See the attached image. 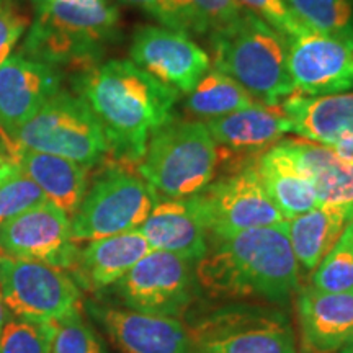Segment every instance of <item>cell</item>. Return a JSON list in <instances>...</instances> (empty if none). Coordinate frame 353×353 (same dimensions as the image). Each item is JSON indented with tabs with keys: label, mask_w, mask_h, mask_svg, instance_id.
<instances>
[{
	"label": "cell",
	"mask_w": 353,
	"mask_h": 353,
	"mask_svg": "<svg viewBox=\"0 0 353 353\" xmlns=\"http://www.w3.org/2000/svg\"><path fill=\"white\" fill-rule=\"evenodd\" d=\"M108 291L123 307L182 319L200 293L196 262L151 250Z\"/></svg>",
	"instance_id": "cell-9"
},
{
	"label": "cell",
	"mask_w": 353,
	"mask_h": 353,
	"mask_svg": "<svg viewBox=\"0 0 353 353\" xmlns=\"http://www.w3.org/2000/svg\"><path fill=\"white\" fill-rule=\"evenodd\" d=\"M51 353H108L100 335L83 319L82 309L52 322Z\"/></svg>",
	"instance_id": "cell-28"
},
{
	"label": "cell",
	"mask_w": 353,
	"mask_h": 353,
	"mask_svg": "<svg viewBox=\"0 0 353 353\" xmlns=\"http://www.w3.org/2000/svg\"><path fill=\"white\" fill-rule=\"evenodd\" d=\"M74 87L99 121L108 156L126 167L143 161L151 136L174 118L180 95L128 59L90 65Z\"/></svg>",
	"instance_id": "cell-1"
},
{
	"label": "cell",
	"mask_w": 353,
	"mask_h": 353,
	"mask_svg": "<svg viewBox=\"0 0 353 353\" xmlns=\"http://www.w3.org/2000/svg\"><path fill=\"white\" fill-rule=\"evenodd\" d=\"M201 34H211L231 23L242 12L237 0H190Z\"/></svg>",
	"instance_id": "cell-34"
},
{
	"label": "cell",
	"mask_w": 353,
	"mask_h": 353,
	"mask_svg": "<svg viewBox=\"0 0 353 353\" xmlns=\"http://www.w3.org/2000/svg\"><path fill=\"white\" fill-rule=\"evenodd\" d=\"M237 2L241 8L260 17L286 39L298 37L306 30L294 20L283 0H237Z\"/></svg>",
	"instance_id": "cell-33"
},
{
	"label": "cell",
	"mask_w": 353,
	"mask_h": 353,
	"mask_svg": "<svg viewBox=\"0 0 353 353\" xmlns=\"http://www.w3.org/2000/svg\"><path fill=\"white\" fill-rule=\"evenodd\" d=\"M192 198L210 237H229L285 223L260 180L255 162L210 182Z\"/></svg>",
	"instance_id": "cell-10"
},
{
	"label": "cell",
	"mask_w": 353,
	"mask_h": 353,
	"mask_svg": "<svg viewBox=\"0 0 353 353\" xmlns=\"http://www.w3.org/2000/svg\"><path fill=\"white\" fill-rule=\"evenodd\" d=\"M8 314H10V312H8V309L6 307V304H3V301H2V296H0V330H2L3 322H6Z\"/></svg>",
	"instance_id": "cell-39"
},
{
	"label": "cell",
	"mask_w": 353,
	"mask_h": 353,
	"mask_svg": "<svg viewBox=\"0 0 353 353\" xmlns=\"http://www.w3.org/2000/svg\"><path fill=\"white\" fill-rule=\"evenodd\" d=\"M131 63L176 92L188 94L210 69V56L187 34L165 26H143L132 37Z\"/></svg>",
	"instance_id": "cell-14"
},
{
	"label": "cell",
	"mask_w": 353,
	"mask_h": 353,
	"mask_svg": "<svg viewBox=\"0 0 353 353\" xmlns=\"http://www.w3.org/2000/svg\"><path fill=\"white\" fill-rule=\"evenodd\" d=\"M0 250L10 257L72 270L79 247L70 234V218L51 201L32 206L0 228Z\"/></svg>",
	"instance_id": "cell-12"
},
{
	"label": "cell",
	"mask_w": 353,
	"mask_h": 353,
	"mask_svg": "<svg viewBox=\"0 0 353 353\" xmlns=\"http://www.w3.org/2000/svg\"><path fill=\"white\" fill-rule=\"evenodd\" d=\"M353 221L352 206L319 205L288 221V239L299 268L311 273Z\"/></svg>",
	"instance_id": "cell-24"
},
{
	"label": "cell",
	"mask_w": 353,
	"mask_h": 353,
	"mask_svg": "<svg viewBox=\"0 0 353 353\" xmlns=\"http://www.w3.org/2000/svg\"><path fill=\"white\" fill-rule=\"evenodd\" d=\"M268 196L285 221L319 206L314 182L303 174L280 143L267 149L255 162Z\"/></svg>",
	"instance_id": "cell-23"
},
{
	"label": "cell",
	"mask_w": 353,
	"mask_h": 353,
	"mask_svg": "<svg viewBox=\"0 0 353 353\" xmlns=\"http://www.w3.org/2000/svg\"><path fill=\"white\" fill-rule=\"evenodd\" d=\"M52 324L8 314L0 330V353H51Z\"/></svg>",
	"instance_id": "cell-29"
},
{
	"label": "cell",
	"mask_w": 353,
	"mask_h": 353,
	"mask_svg": "<svg viewBox=\"0 0 353 353\" xmlns=\"http://www.w3.org/2000/svg\"><path fill=\"white\" fill-rule=\"evenodd\" d=\"M28 28L25 17L10 0H0V65L12 56L13 48Z\"/></svg>",
	"instance_id": "cell-35"
},
{
	"label": "cell",
	"mask_w": 353,
	"mask_h": 353,
	"mask_svg": "<svg viewBox=\"0 0 353 353\" xmlns=\"http://www.w3.org/2000/svg\"><path fill=\"white\" fill-rule=\"evenodd\" d=\"M17 148L54 154L92 167L108 156L103 131L77 94L59 90L13 136Z\"/></svg>",
	"instance_id": "cell-8"
},
{
	"label": "cell",
	"mask_w": 353,
	"mask_h": 353,
	"mask_svg": "<svg viewBox=\"0 0 353 353\" xmlns=\"http://www.w3.org/2000/svg\"><path fill=\"white\" fill-rule=\"evenodd\" d=\"M15 164L38 185L48 201L72 218L87 193L88 167L54 154L23 148H17Z\"/></svg>",
	"instance_id": "cell-22"
},
{
	"label": "cell",
	"mask_w": 353,
	"mask_h": 353,
	"mask_svg": "<svg viewBox=\"0 0 353 353\" xmlns=\"http://www.w3.org/2000/svg\"><path fill=\"white\" fill-rule=\"evenodd\" d=\"M0 296L10 314L52 324L81 309L82 291L63 270L0 254Z\"/></svg>",
	"instance_id": "cell-11"
},
{
	"label": "cell",
	"mask_w": 353,
	"mask_h": 353,
	"mask_svg": "<svg viewBox=\"0 0 353 353\" xmlns=\"http://www.w3.org/2000/svg\"><path fill=\"white\" fill-rule=\"evenodd\" d=\"M337 353H353V339L348 343H345Z\"/></svg>",
	"instance_id": "cell-41"
},
{
	"label": "cell",
	"mask_w": 353,
	"mask_h": 353,
	"mask_svg": "<svg viewBox=\"0 0 353 353\" xmlns=\"http://www.w3.org/2000/svg\"><path fill=\"white\" fill-rule=\"evenodd\" d=\"M214 68L257 101L275 105L294 92L288 69V39L252 12L211 33Z\"/></svg>",
	"instance_id": "cell-4"
},
{
	"label": "cell",
	"mask_w": 353,
	"mask_h": 353,
	"mask_svg": "<svg viewBox=\"0 0 353 353\" xmlns=\"http://www.w3.org/2000/svg\"><path fill=\"white\" fill-rule=\"evenodd\" d=\"M260 103L228 74L208 69L196 85L187 94L185 107L200 120H216L239 110Z\"/></svg>",
	"instance_id": "cell-25"
},
{
	"label": "cell",
	"mask_w": 353,
	"mask_h": 353,
	"mask_svg": "<svg viewBox=\"0 0 353 353\" xmlns=\"http://www.w3.org/2000/svg\"><path fill=\"white\" fill-rule=\"evenodd\" d=\"M151 250L139 229L88 241L70 273L81 291L101 296Z\"/></svg>",
	"instance_id": "cell-18"
},
{
	"label": "cell",
	"mask_w": 353,
	"mask_h": 353,
	"mask_svg": "<svg viewBox=\"0 0 353 353\" xmlns=\"http://www.w3.org/2000/svg\"><path fill=\"white\" fill-rule=\"evenodd\" d=\"M17 172H19V165L13 161H10V159L3 157L2 154H0V183L6 182L7 179H10V176L13 174H17Z\"/></svg>",
	"instance_id": "cell-38"
},
{
	"label": "cell",
	"mask_w": 353,
	"mask_h": 353,
	"mask_svg": "<svg viewBox=\"0 0 353 353\" xmlns=\"http://www.w3.org/2000/svg\"><path fill=\"white\" fill-rule=\"evenodd\" d=\"M219 151L201 121L172 120L154 132L138 174L165 198H190L213 182Z\"/></svg>",
	"instance_id": "cell-6"
},
{
	"label": "cell",
	"mask_w": 353,
	"mask_h": 353,
	"mask_svg": "<svg viewBox=\"0 0 353 353\" xmlns=\"http://www.w3.org/2000/svg\"><path fill=\"white\" fill-rule=\"evenodd\" d=\"M121 2L128 3V6L143 8L145 13H149V15L159 21L162 19V15H164L169 0H121Z\"/></svg>",
	"instance_id": "cell-36"
},
{
	"label": "cell",
	"mask_w": 353,
	"mask_h": 353,
	"mask_svg": "<svg viewBox=\"0 0 353 353\" xmlns=\"http://www.w3.org/2000/svg\"><path fill=\"white\" fill-rule=\"evenodd\" d=\"M309 286L329 293L353 291V221L347 224L329 254L311 272Z\"/></svg>",
	"instance_id": "cell-27"
},
{
	"label": "cell",
	"mask_w": 353,
	"mask_h": 353,
	"mask_svg": "<svg viewBox=\"0 0 353 353\" xmlns=\"http://www.w3.org/2000/svg\"><path fill=\"white\" fill-rule=\"evenodd\" d=\"M296 319L301 353H337L353 339V291L299 288Z\"/></svg>",
	"instance_id": "cell-17"
},
{
	"label": "cell",
	"mask_w": 353,
	"mask_h": 353,
	"mask_svg": "<svg viewBox=\"0 0 353 353\" xmlns=\"http://www.w3.org/2000/svg\"><path fill=\"white\" fill-rule=\"evenodd\" d=\"M288 69L294 92L322 97L353 90V37L304 30L288 39Z\"/></svg>",
	"instance_id": "cell-13"
},
{
	"label": "cell",
	"mask_w": 353,
	"mask_h": 353,
	"mask_svg": "<svg viewBox=\"0 0 353 353\" xmlns=\"http://www.w3.org/2000/svg\"><path fill=\"white\" fill-rule=\"evenodd\" d=\"M59 90V69L21 52L10 56L0 65V128L13 139Z\"/></svg>",
	"instance_id": "cell-16"
},
{
	"label": "cell",
	"mask_w": 353,
	"mask_h": 353,
	"mask_svg": "<svg viewBox=\"0 0 353 353\" xmlns=\"http://www.w3.org/2000/svg\"><path fill=\"white\" fill-rule=\"evenodd\" d=\"M329 148L335 152L339 161L345 162V164H353V134H348L345 138L335 141Z\"/></svg>",
	"instance_id": "cell-37"
},
{
	"label": "cell",
	"mask_w": 353,
	"mask_h": 353,
	"mask_svg": "<svg viewBox=\"0 0 353 353\" xmlns=\"http://www.w3.org/2000/svg\"><path fill=\"white\" fill-rule=\"evenodd\" d=\"M85 311L121 353H192L182 319L145 314L99 299L87 301Z\"/></svg>",
	"instance_id": "cell-15"
},
{
	"label": "cell",
	"mask_w": 353,
	"mask_h": 353,
	"mask_svg": "<svg viewBox=\"0 0 353 353\" xmlns=\"http://www.w3.org/2000/svg\"><path fill=\"white\" fill-rule=\"evenodd\" d=\"M139 232L152 250L175 254L196 263L210 247L208 231L192 196L157 201Z\"/></svg>",
	"instance_id": "cell-19"
},
{
	"label": "cell",
	"mask_w": 353,
	"mask_h": 353,
	"mask_svg": "<svg viewBox=\"0 0 353 353\" xmlns=\"http://www.w3.org/2000/svg\"><path fill=\"white\" fill-rule=\"evenodd\" d=\"M43 201H46V196L38 185L19 169L17 174L0 183V228L8 219Z\"/></svg>",
	"instance_id": "cell-30"
},
{
	"label": "cell",
	"mask_w": 353,
	"mask_h": 353,
	"mask_svg": "<svg viewBox=\"0 0 353 353\" xmlns=\"http://www.w3.org/2000/svg\"><path fill=\"white\" fill-rule=\"evenodd\" d=\"M34 3V8L37 7H43V6H48V3H54V2H68V0H32Z\"/></svg>",
	"instance_id": "cell-40"
},
{
	"label": "cell",
	"mask_w": 353,
	"mask_h": 353,
	"mask_svg": "<svg viewBox=\"0 0 353 353\" xmlns=\"http://www.w3.org/2000/svg\"><path fill=\"white\" fill-rule=\"evenodd\" d=\"M159 195L130 167L105 165L70 218L74 242H88L114 234L138 231L157 205Z\"/></svg>",
	"instance_id": "cell-7"
},
{
	"label": "cell",
	"mask_w": 353,
	"mask_h": 353,
	"mask_svg": "<svg viewBox=\"0 0 353 353\" xmlns=\"http://www.w3.org/2000/svg\"><path fill=\"white\" fill-rule=\"evenodd\" d=\"M281 107L293 125V132L303 139L330 145L353 134V90L322 97L293 92Z\"/></svg>",
	"instance_id": "cell-21"
},
{
	"label": "cell",
	"mask_w": 353,
	"mask_h": 353,
	"mask_svg": "<svg viewBox=\"0 0 353 353\" xmlns=\"http://www.w3.org/2000/svg\"><path fill=\"white\" fill-rule=\"evenodd\" d=\"M303 28L309 32L353 37L350 0H283Z\"/></svg>",
	"instance_id": "cell-26"
},
{
	"label": "cell",
	"mask_w": 353,
	"mask_h": 353,
	"mask_svg": "<svg viewBox=\"0 0 353 353\" xmlns=\"http://www.w3.org/2000/svg\"><path fill=\"white\" fill-rule=\"evenodd\" d=\"M187 324L192 353H298L286 309L254 301H223Z\"/></svg>",
	"instance_id": "cell-5"
},
{
	"label": "cell",
	"mask_w": 353,
	"mask_h": 353,
	"mask_svg": "<svg viewBox=\"0 0 353 353\" xmlns=\"http://www.w3.org/2000/svg\"><path fill=\"white\" fill-rule=\"evenodd\" d=\"M285 148V151L290 154V157L293 159L294 164L298 165V169L306 174L309 179L314 182V179L321 174L322 170H325L327 167L337 164L339 157L335 156V152L329 145L319 144V143H304V141H294V139H286L280 143Z\"/></svg>",
	"instance_id": "cell-32"
},
{
	"label": "cell",
	"mask_w": 353,
	"mask_h": 353,
	"mask_svg": "<svg viewBox=\"0 0 353 353\" xmlns=\"http://www.w3.org/2000/svg\"><path fill=\"white\" fill-rule=\"evenodd\" d=\"M218 149L236 154L265 152L280 143L293 125L281 105L255 103L226 117L205 121Z\"/></svg>",
	"instance_id": "cell-20"
},
{
	"label": "cell",
	"mask_w": 353,
	"mask_h": 353,
	"mask_svg": "<svg viewBox=\"0 0 353 353\" xmlns=\"http://www.w3.org/2000/svg\"><path fill=\"white\" fill-rule=\"evenodd\" d=\"M196 281L200 291L213 299L288 309L301 288L288 221L229 237H210L208 252L196 263Z\"/></svg>",
	"instance_id": "cell-2"
},
{
	"label": "cell",
	"mask_w": 353,
	"mask_h": 353,
	"mask_svg": "<svg viewBox=\"0 0 353 353\" xmlns=\"http://www.w3.org/2000/svg\"><path fill=\"white\" fill-rule=\"evenodd\" d=\"M117 7L108 0H68L37 7L21 54L52 68L94 65L117 38Z\"/></svg>",
	"instance_id": "cell-3"
},
{
	"label": "cell",
	"mask_w": 353,
	"mask_h": 353,
	"mask_svg": "<svg viewBox=\"0 0 353 353\" xmlns=\"http://www.w3.org/2000/svg\"><path fill=\"white\" fill-rule=\"evenodd\" d=\"M319 205H341L353 208V164L339 161L314 179Z\"/></svg>",
	"instance_id": "cell-31"
}]
</instances>
